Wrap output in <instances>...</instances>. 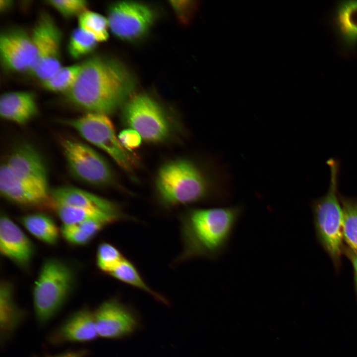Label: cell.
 <instances>
[{"label":"cell","mask_w":357,"mask_h":357,"mask_svg":"<svg viewBox=\"0 0 357 357\" xmlns=\"http://www.w3.org/2000/svg\"><path fill=\"white\" fill-rule=\"evenodd\" d=\"M134 87L133 76L122 63L96 55L81 63L75 82L64 95L88 113L107 115L125 103Z\"/></svg>","instance_id":"6da1fadb"},{"label":"cell","mask_w":357,"mask_h":357,"mask_svg":"<svg viewBox=\"0 0 357 357\" xmlns=\"http://www.w3.org/2000/svg\"><path fill=\"white\" fill-rule=\"evenodd\" d=\"M242 207L194 208L179 217L182 249L174 261L215 260L226 249L242 214Z\"/></svg>","instance_id":"7a4b0ae2"},{"label":"cell","mask_w":357,"mask_h":357,"mask_svg":"<svg viewBox=\"0 0 357 357\" xmlns=\"http://www.w3.org/2000/svg\"><path fill=\"white\" fill-rule=\"evenodd\" d=\"M225 179L223 173L210 177L192 162L178 159L160 169L156 183L161 203L172 208L205 200L226 202Z\"/></svg>","instance_id":"3957f363"},{"label":"cell","mask_w":357,"mask_h":357,"mask_svg":"<svg viewBox=\"0 0 357 357\" xmlns=\"http://www.w3.org/2000/svg\"><path fill=\"white\" fill-rule=\"evenodd\" d=\"M75 276L66 263L49 258L42 265L32 291L36 319L40 325L48 323L67 301L74 286Z\"/></svg>","instance_id":"277c9868"},{"label":"cell","mask_w":357,"mask_h":357,"mask_svg":"<svg viewBox=\"0 0 357 357\" xmlns=\"http://www.w3.org/2000/svg\"><path fill=\"white\" fill-rule=\"evenodd\" d=\"M330 170L328 189L314 200L312 207L318 238L336 265L340 262L343 246V211L338 191L340 163L330 158L326 162Z\"/></svg>","instance_id":"5b68a950"},{"label":"cell","mask_w":357,"mask_h":357,"mask_svg":"<svg viewBox=\"0 0 357 357\" xmlns=\"http://www.w3.org/2000/svg\"><path fill=\"white\" fill-rule=\"evenodd\" d=\"M66 123L85 140L106 152L123 170L132 172L134 160L119 142L107 115L88 113Z\"/></svg>","instance_id":"8992f818"},{"label":"cell","mask_w":357,"mask_h":357,"mask_svg":"<svg viewBox=\"0 0 357 357\" xmlns=\"http://www.w3.org/2000/svg\"><path fill=\"white\" fill-rule=\"evenodd\" d=\"M122 117L130 128L146 141L161 142L170 134V125L162 108L147 95L131 96L124 104Z\"/></svg>","instance_id":"52a82bcc"},{"label":"cell","mask_w":357,"mask_h":357,"mask_svg":"<svg viewBox=\"0 0 357 357\" xmlns=\"http://www.w3.org/2000/svg\"><path fill=\"white\" fill-rule=\"evenodd\" d=\"M31 36L35 49V58L28 73L42 82L61 66V33L51 16L44 12L39 16Z\"/></svg>","instance_id":"ba28073f"},{"label":"cell","mask_w":357,"mask_h":357,"mask_svg":"<svg viewBox=\"0 0 357 357\" xmlns=\"http://www.w3.org/2000/svg\"><path fill=\"white\" fill-rule=\"evenodd\" d=\"M61 146L68 168L79 180L94 185H104L113 179V173L107 161L88 145L72 139H66Z\"/></svg>","instance_id":"9c48e42d"},{"label":"cell","mask_w":357,"mask_h":357,"mask_svg":"<svg viewBox=\"0 0 357 357\" xmlns=\"http://www.w3.org/2000/svg\"><path fill=\"white\" fill-rule=\"evenodd\" d=\"M109 28L118 38L134 40L144 35L153 24L155 13L148 5L120 1L110 5L107 18Z\"/></svg>","instance_id":"30bf717a"},{"label":"cell","mask_w":357,"mask_h":357,"mask_svg":"<svg viewBox=\"0 0 357 357\" xmlns=\"http://www.w3.org/2000/svg\"><path fill=\"white\" fill-rule=\"evenodd\" d=\"M98 336L118 340L130 336L140 326L138 314L118 298L104 301L94 311Z\"/></svg>","instance_id":"8fae6325"},{"label":"cell","mask_w":357,"mask_h":357,"mask_svg":"<svg viewBox=\"0 0 357 357\" xmlns=\"http://www.w3.org/2000/svg\"><path fill=\"white\" fill-rule=\"evenodd\" d=\"M0 191L4 198L16 204L55 210V203L48 187L20 178L5 163L0 166Z\"/></svg>","instance_id":"7c38bea8"},{"label":"cell","mask_w":357,"mask_h":357,"mask_svg":"<svg viewBox=\"0 0 357 357\" xmlns=\"http://www.w3.org/2000/svg\"><path fill=\"white\" fill-rule=\"evenodd\" d=\"M35 58L31 35L20 28H11L0 35V60L3 67L12 72H29Z\"/></svg>","instance_id":"4fadbf2b"},{"label":"cell","mask_w":357,"mask_h":357,"mask_svg":"<svg viewBox=\"0 0 357 357\" xmlns=\"http://www.w3.org/2000/svg\"><path fill=\"white\" fill-rule=\"evenodd\" d=\"M94 311L83 308L70 314L49 337L52 344L87 343L98 337Z\"/></svg>","instance_id":"5bb4252c"},{"label":"cell","mask_w":357,"mask_h":357,"mask_svg":"<svg viewBox=\"0 0 357 357\" xmlns=\"http://www.w3.org/2000/svg\"><path fill=\"white\" fill-rule=\"evenodd\" d=\"M4 163L20 178L48 187L45 163L39 152L31 145L22 143L17 145Z\"/></svg>","instance_id":"9a60e30c"},{"label":"cell","mask_w":357,"mask_h":357,"mask_svg":"<svg viewBox=\"0 0 357 357\" xmlns=\"http://www.w3.org/2000/svg\"><path fill=\"white\" fill-rule=\"evenodd\" d=\"M0 251L17 265L26 267L33 257L34 246L21 229L8 216L0 220Z\"/></svg>","instance_id":"2e32d148"},{"label":"cell","mask_w":357,"mask_h":357,"mask_svg":"<svg viewBox=\"0 0 357 357\" xmlns=\"http://www.w3.org/2000/svg\"><path fill=\"white\" fill-rule=\"evenodd\" d=\"M55 204L100 210L116 215L126 220L135 219L126 215L115 203L80 188L61 186L51 192Z\"/></svg>","instance_id":"e0dca14e"},{"label":"cell","mask_w":357,"mask_h":357,"mask_svg":"<svg viewBox=\"0 0 357 357\" xmlns=\"http://www.w3.org/2000/svg\"><path fill=\"white\" fill-rule=\"evenodd\" d=\"M34 95L28 91H12L0 97V115L3 119L18 124H24L37 114Z\"/></svg>","instance_id":"ac0fdd59"},{"label":"cell","mask_w":357,"mask_h":357,"mask_svg":"<svg viewBox=\"0 0 357 357\" xmlns=\"http://www.w3.org/2000/svg\"><path fill=\"white\" fill-rule=\"evenodd\" d=\"M335 31L345 50L357 44V0L338 1L334 14Z\"/></svg>","instance_id":"d6986e66"},{"label":"cell","mask_w":357,"mask_h":357,"mask_svg":"<svg viewBox=\"0 0 357 357\" xmlns=\"http://www.w3.org/2000/svg\"><path fill=\"white\" fill-rule=\"evenodd\" d=\"M26 313L20 309L13 298V289L7 281L1 282L0 287V333L1 342L10 338L19 326Z\"/></svg>","instance_id":"ffe728a7"},{"label":"cell","mask_w":357,"mask_h":357,"mask_svg":"<svg viewBox=\"0 0 357 357\" xmlns=\"http://www.w3.org/2000/svg\"><path fill=\"white\" fill-rule=\"evenodd\" d=\"M55 210L63 225H74L91 220H99L108 225L121 221L124 218L104 211L64 205L55 204Z\"/></svg>","instance_id":"44dd1931"},{"label":"cell","mask_w":357,"mask_h":357,"mask_svg":"<svg viewBox=\"0 0 357 357\" xmlns=\"http://www.w3.org/2000/svg\"><path fill=\"white\" fill-rule=\"evenodd\" d=\"M20 221L25 229L40 241L50 245L57 243L60 231L53 220L41 213L23 216Z\"/></svg>","instance_id":"7402d4cb"},{"label":"cell","mask_w":357,"mask_h":357,"mask_svg":"<svg viewBox=\"0 0 357 357\" xmlns=\"http://www.w3.org/2000/svg\"><path fill=\"white\" fill-rule=\"evenodd\" d=\"M109 275L122 283L148 293L156 301L167 306L170 305L169 301L165 297L154 291L147 284L136 266L128 259L124 258Z\"/></svg>","instance_id":"603a6c76"},{"label":"cell","mask_w":357,"mask_h":357,"mask_svg":"<svg viewBox=\"0 0 357 357\" xmlns=\"http://www.w3.org/2000/svg\"><path fill=\"white\" fill-rule=\"evenodd\" d=\"M343 211L342 233L349 248L357 254V197L340 194Z\"/></svg>","instance_id":"cb8c5ba5"},{"label":"cell","mask_w":357,"mask_h":357,"mask_svg":"<svg viewBox=\"0 0 357 357\" xmlns=\"http://www.w3.org/2000/svg\"><path fill=\"white\" fill-rule=\"evenodd\" d=\"M81 68V63L61 66L52 75L41 82L48 91L66 93L75 82Z\"/></svg>","instance_id":"d4e9b609"},{"label":"cell","mask_w":357,"mask_h":357,"mask_svg":"<svg viewBox=\"0 0 357 357\" xmlns=\"http://www.w3.org/2000/svg\"><path fill=\"white\" fill-rule=\"evenodd\" d=\"M78 27L91 35L98 42L107 40L109 23L102 15L86 10L78 16Z\"/></svg>","instance_id":"484cf974"},{"label":"cell","mask_w":357,"mask_h":357,"mask_svg":"<svg viewBox=\"0 0 357 357\" xmlns=\"http://www.w3.org/2000/svg\"><path fill=\"white\" fill-rule=\"evenodd\" d=\"M98 42L90 34L79 27L72 32L67 45L69 55L74 59L86 56L96 48Z\"/></svg>","instance_id":"4316f807"},{"label":"cell","mask_w":357,"mask_h":357,"mask_svg":"<svg viewBox=\"0 0 357 357\" xmlns=\"http://www.w3.org/2000/svg\"><path fill=\"white\" fill-rule=\"evenodd\" d=\"M120 250L112 244L103 242L99 245L96 263L102 271L109 274L124 258Z\"/></svg>","instance_id":"83f0119b"},{"label":"cell","mask_w":357,"mask_h":357,"mask_svg":"<svg viewBox=\"0 0 357 357\" xmlns=\"http://www.w3.org/2000/svg\"><path fill=\"white\" fill-rule=\"evenodd\" d=\"M46 2L65 17L79 16L87 10L88 2L84 0H50Z\"/></svg>","instance_id":"f1b7e54d"},{"label":"cell","mask_w":357,"mask_h":357,"mask_svg":"<svg viewBox=\"0 0 357 357\" xmlns=\"http://www.w3.org/2000/svg\"><path fill=\"white\" fill-rule=\"evenodd\" d=\"M178 19L183 24H187L193 17L198 8V3L193 0L170 1Z\"/></svg>","instance_id":"f546056e"},{"label":"cell","mask_w":357,"mask_h":357,"mask_svg":"<svg viewBox=\"0 0 357 357\" xmlns=\"http://www.w3.org/2000/svg\"><path fill=\"white\" fill-rule=\"evenodd\" d=\"M60 233L67 241L75 245L86 244L92 239L85 234L76 224L63 225Z\"/></svg>","instance_id":"4dcf8cb0"},{"label":"cell","mask_w":357,"mask_h":357,"mask_svg":"<svg viewBox=\"0 0 357 357\" xmlns=\"http://www.w3.org/2000/svg\"><path fill=\"white\" fill-rule=\"evenodd\" d=\"M118 139L124 148L132 150L140 146L141 143L142 137L135 130L128 128L122 130L119 133Z\"/></svg>","instance_id":"1f68e13d"},{"label":"cell","mask_w":357,"mask_h":357,"mask_svg":"<svg viewBox=\"0 0 357 357\" xmlns=\"http://www.w3.org/2000/svg\"><path fill=\"white\" fill-rule=\"evenodd\" d=\"M88 354L87 350L81 349L68 351L54 355L46 356L44 357H86Z\"/></svg>","instance_id":"d6a6232c"},{"label":"cell","mask_w":357,"mask_h":357,"mask_svg":"<svg viewBox=\"0 0 357 357\" xmlns=\"http://www.w3.org/2000/svg\"><path fill=\"white\" fill-rule=\"evenodd\" d=\"M343 251H344L348 258L352 263L354 269L355 282L357 292V254L354 252L349 247H343Z\"/></svg>","instance_id":"836d02e7"},{"label":"cell","mask_w":357,"mask_h":357,"mask_svg":"<svg viewBox=\"0 0 357 357\" xmlns=\"http://www.w3.org/2000/svg\"><path fill=\"white\" fill-rule=\"evenodd\" d=\"M12 4V1L10 0H0V9L1 11H4L10 8Z\"/></svg>","instance_id":"e575fe53"}]
</instances>
